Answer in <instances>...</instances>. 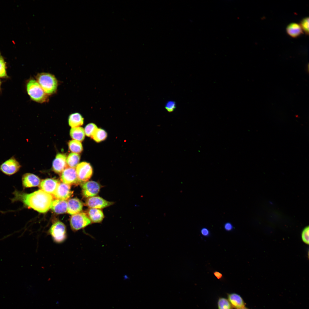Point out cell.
Segmentation results:
<instances>
[{
	"instance_id": "e0dca14e",
	"label": "cell",
	"mask_w": 309,
	"mask_h": 309,
	"mask_svg": "<svg viewBox=\"0 0 309 309\" xmlns=\"http://www.w3.org/2000/svg\"><path fill=\"white\" fill-rule=\"evenodd\" d=\"M67 201L66 200L56 199L53 200L50 208L57 214L64 213L67 211Z\"/></svg>"
},
{
	"instance_id": "44dd1931",
	"label": "cell",
	"mask_w": 309,
	"mask_h": 309,
	"mask_svg": "<svg viewBox=\"0 0 309 309\" xmlns=\"http://www.w3.org/2000/svg\"><path fill=\"white\" fill-rule=\"evenodd\" d=\"M85 134L84 129L80 126L72 128L70 130V135L74 140L82 141L84 140Z\"/></svg>"
},
{
	"instance_id": "8fae6325",
	"label": "cell",
	"mask_w": 309,
	"mask_h": 309,
	"mask_svg": "<svg viewBox=\"0 0 309 309\" xmlns=\"http://www.w3.org/2000/svg\"><path fill=\"white\" fill-rule=\"evenodd\" d=\"M70 189V185L60 183L53 196L56 199L66 200L73 194V191Z\"/></svg>"
},
{
	"instance_id": "9c48e42d",
	"label": "cell",
	"mask_w": 309,
	"mask_h": 309,
	"mask_svg": "<svg viewBox=\"0 0 309 309\" xmlns=\"http://www.w3.org/2000/svg\"><path fill=\"white\" fill-rule=\"evenodd\" d=\"M82 193L83 196L89 198L96 196L99 193L101 188L98 182L94 181L84 182L82 186Z\"/></svg>"
},
{
	"instance_id": "277c9868",
	"label": "cell",
	"mask_w": 309,
	"mask_h": 309,
	"mask_svg": "<svg viewBox=\"0 0 309 309\" xmlns=\"http://www.w3.org/2000/svg\"><path fill=\"white\" fill-rule=\"evenodd\" d=\"M48 233L54 241L57 243H63L67 237L66 226L60 221L53 223Z\"/></svg>"
},
{
	"instance_id": "3957f363",
	"label": "cell",
	"mask_w": 309,
	"mask_h": 309,
	"mask_svg": "<svg viewBox=\"0 0 309 309\" xmlns=\"http://www.w3.org/2000/svg\"><path fill=\"white\" fill-rule=\"evenodd\" d=\"M26 88L27 94L32 100L39 103L48 101V95L36 80H29L26 84Z\"/></svg>"
},
{
	"instance_id": "5b68a950",
	"label": "cell",
	"mask_w": 309,
	"mask_h": 309,
	"mask_svg": "<svg viewBox=\"0 0 309 309\" xmlns=\"http://www.w3.org/2000/svg\"><path fill=\"white\" fill-rule=\"evenodd\" d=\"M91 223L86 214L83 212L73 215L70 220L71 228L75 232L84 228Z\"/></svg>"
},
{
	"instance_id": "603a6c76",
	"label": "cell",
	"mask_w": 309,
	"mask_h": 309,
	"mask_svg": "<svg viewBox=\"0 0 309 309\" xmlns=\"http://www.w3.org/2000/svg\"><path fill=\"white\" fill-rule=\"evenodd\" d=\"M69 149L72 152L78 154L83 150V147L80 142L75 140L70 141L68 143Z\"/></svg>"
},
{
	"instance_id": "5bb4252c",
	"label": "cell",
	"mask_w": 309,
	"mask_h": 309,
	"mask_svg": "<svg viewBox=\"0 0 309 309\" xmlns=\"http://www.w3.org/2000/svg\"><path fill=\"white\" fill-rule=\"evenodd\" d=\"M66 156L63 154H57L53 162V171L56 173H61L67 167Z\"/></svg>"
},
{
	"instance_id": "9a60e30c",
	"label": "cell",
	"mask_w": 309,
	"mask_h": 309,
	"mask_svg": "<svg viewBox=\"0 0 309 309\" xmlns=\"http://www.w3.org/2000/svg\"><path fill=\"white\" fill-rule=\"evenodd\" d=\"M67 213L72 215L80 213L83 206L82 202L77 198L69 199L67 201Z\"/></svg>"
},
{
	"instance_id": "7c38bea8",
	"label": "cell",
	"mask_w": 309,
	"mask_h": 309,
	"mask_svg": "<svg viewBox=\"0 0 309 309\" xmlns=\"http://www.w3.org/2000/svg\"><path fill=\"white\" fill-rule=\"evenodd\" d=\"M59 183L56 179H46L42 180L39 187L41 190L52 195L55 193Z\"/></svg>"
},
{
	"instance_id": "8992f818",
	"label": "cell",
	"mask_w": 309,
	"mask_h": 309,
	"mask_svg": "<svg viewBox=\"0 0 309 309\" xmlns=\"http://www.w3.org/2000/svg\"><path fill=\"white\" fill-rule=\"evenodd\" d=\"M21 167L19 163L13 156L0 165V171L7 175L10 176L18 172Z\"/></svg>"
},
{
	"instance_id": "cb8c5ba5",
	"label": "cell",
	"mask_w": 309,
	"mask_h": 309,
	"mask_svg": "<svg viewBox=\"0 0 309 309\" xmlns=\"http://www.w3.org/2000/svg\"><path fill=\"white\" fill-rule=\"evenodd\" d=\"M107 136V134L104 130L98 128L91 137L96 142H99L104 140Z\"/></svg>"
},
{
	"instance_id": "7a4b0ae2",
	"label": "cell",
	"mask_w": 309,
	"mask_h": 309,
	"mask_svg": "<svg viewBox=\"0 0 309 309\" xmlns=\"http://www.w3.org/2000/svg\"><path fill=\"white\" fill-rule=\"evenodd\" d=\"M36 80L45 92L47 95H51L56 91L58 86V80L52 74L42 72L38 74Z\"/></svg>"
},
{
	"instance_id": "6da1fadb",
	"label": "cell",
	"mask_w": 309,
	"mask_h": 309,
	"mask_svg": "<svg viewBox=\"0 0 309 309\" xmlns=\"http://www.w3.org/2000/svg\"><path fill=\"white\" fill-rule=\"evenodd\" d=\"M12 194L13 197L10 199L12 203L21 202L25 207L41 213L46 212L50 208L53 200L52 195L41 189L27 193L15 189Z\"/></svg>"
},
{
	"instance_id": "4fadbf2b",
	"label": "cell",
	"mask_w": 309,
	"mask_h": 309,
	"mask_svg": "<svg viewBox=\"0 0 309 309\" xmlns=\"http://www.w3.org/2000/svg\"><path fill=\"white\" fill-rule=\"evenodd\" d=\"M21 181L23 188L37 186L40 183V179L37 176L29 173H26L22 175Z\"/></svg>"
},
{
	"instance_id": "83f0119b",
	"label": "cell",
	"mask_w": 309,
	"mask_h": 309,
	"mask_svg": "<svg viewBox=\"0 0 309 309\" xmlns=\"http://www.w3.org/2000/svg\"><path fill=\"white\" fill-rule=\"evenodd\" d=\"M302 30L307 34H309V18L306 17L303 19L300 24Z\"/></svg>"
},
{
	"instance_id": "d6986e66",
	"label": "cell",
	"mask_w": 309,
	"mask_h": 309,
	"mask_svg": "<svg viewBox=\"0 0 309 309\" xmlns=\"http://www.w3.org/2000/svg\"><path fill=\"white\" fill-rule=\"evenodd\" d=\"M287 33L291 37L295 38L303 33V30L300 24L295 23L289 24L286 28Z\"/></svg>"
},
{
	"instance_id": "d4e9b609",
	"label": "cell",
	"mask_w": 309,
	"mask_h": 309,
	"mask_svg": "<svg viewBox=\"0 0 309 309\" xmlns=\"http://www.w3.org/2000/svg\"><path fill=\"white\" fill-rule=\"evenodd\" d=\"M218 307V309H232L233 308L228 300L223 298H219Z\"/></svg>"
},
{
	"instance_id": "f1b7e54d",
	"label": "cell",
	"mask_w": 309,
	"mask_h": 309,
	"mask_svg": "<svg viewBox=\"0 0 309 309\" xmlns=\"http://www.w3.org/2000/svg\"><path fill=\"white\" fill-rule=\"evenodd\" d=\"M303 241L305 243L309 244V227H306L303 230L301 234Z\"/></svg>"
},
{
	"instance_id": "4dcf8cb0",
	"label": "cell",
	"mask_w": 309,
	"mask_h": 309,
	"mask_svg": "<svg viewBox=\"0 0 309 309\" xmlns=\"http://www.w3.org/2000/svg\"><path fill=\"white\" fill-rule=\"evenodd\" d=\"M201 234L204 236H208L210 235V232L209 229L203 227L201 230Z\"/></svg>"
},
{
	"instance_id": "1f68e13d",
	"label": "cell",
	"mask_w": 309,
	"mask_h": 309,
	"mask_svg": "<svg viewBox=\"0 0 309 309\" xmlns=\"http://www.w3.org/2000/svg\"><path fill=\"white\" fill-rule=\"evenodd\" d=\"M224 229L227 231L232 230L233 228L232 225L230 222H227L224 225Z\"/></svg>"
},
{
	"instance_id": "e575fe53",
	"label": "cell",
	"mask_w": 309,
	"mask_h": 309,
	"mask_svg": "<svg viewBox=\"0 0 309 309\" xmlns=\"http://www.w3.org/2000/svg\"><path fill=\"white\" fill-rule=\"evenodd\" d=\"M1 80H0V89H1Z\"/></svg>"
},
{
	"instance_id": "484cf974",
	"label": "cell",
	"mask_w": 309,
	"mask_h": 309,
	"mask_svg": "<svg viewBox=\"0 0 309 309\" xmlns=\"http://www.w3.org/2000/svg\"><path fill=\"white\" fill-rule=\"evenodd\" d=\"M6 63L2 56L0 54V78L8 77L6 71Z\"/></svg>"
},
{
	"instance_id": "f546056e",
	"label": "cell",
	"mask_w": 309,
	"mask_h": 309,
	"mask_svg": "<svg viewBox=\"0 0 309 309\" xmlns=\"http://www.w3.org/2000/svg\"><path fill=\"white\" fill-rule=\"evenodd\" d=\"M165 107L168 112H172L174 111L176 108V103L174 101H169L166 104Z\"/></svg>"
},
{
	"instance_id": "836d02e7",
	"label": "cell",
	"mask_w": 309,
	"mask_h": 309,
	"mask_svg": "<svg viewBox=\"0 0 309 309\" xmlns=\"http://www.w3.org/2000/svg\"><path fill=\"white\" fill-rule=\"evenodd\" d=\"M241 309H248L247 308H246V307H244L243 308H242Z\"/></svg>"
},
{
	"instance_id": "30bf717a",
	"label": "cell",
	"mask_w": 309,
	"mask_h": 309,
	"mask_svg": "<svg viewBox=\"0 0 309 309\" xmlns=\"http://www.w3.org/2000/svg\"><path fill=\"white\" fill-rule=\"evenodd\" d=\"M114 202L107 201L102 198L95 196L88 198L85 205L90 208L101 209L113 205Z\"/></svg>"
},
{
	"instance_id": "2e32d148",
	"label": "cell",
	"mask_w": 309,
	"mask_h": 309,
	"mask_svg": "<svg viewBox=\"0 0 309 309\" xmlns=\"http://www.w3.org/2000/svg\"><path fill=\"white\" fill-rule=\"evenodd\" d=\"M86 213L92 223H100L104 218L102 211L100 209L90 208Z\"/></svg>"
},
{
	"instance_id": "ac0fdd59",
	"label": "cell",
	"mask_w": 309,
	"mask_h": 309,
	"mask_svg": "<svg viewBox=\"0 0 309 309\" xmlns=\"http://www.w3.org/2000/svg\"><path fill=\"white\" fill-rule=\"evenodd\" d=\"M228 300L233 308L241 309L245 307V304L241 297L236 293L228 294Z\"/></svg>"
},
{
	"instance_id": "ffe728a7",
	"label": "cell",
	"mask_w": 309,
	"mask_h": 309,
	"mask_svg": "<svg viewBox=\"0 0 309 309\" xmlns=\"http://www.w3.org/2000/svg\"><path fill=\"white\" fill-rule=\"evenodd\" d=\"M83 123L84 118L78 113H72L69 117V124L72 128L79 127L82 125Z\"/></svg>"
},
{
	"instance_id": "ba28073f",
	"label": "cell",
	"mask_w": 309,
	"mask_h": 309,
	"mask_svg": "<svg viewBox=\"0 0 309 309\" xmlns=\"http://www.w3.org/2000/svg\"><path fill=\"white\" fill-rule=\"evenodd\" d=\"M76 170L78 178L82 182L88 181L92 174V167L89 163L86 162L79 163Z\"/></svg>"
},
{
	"instance_id": "4316f807",
	"label": "cell",
	"mask_w": 309,
	"mask_h": 309,
	"mask_svg": "<svg viewBox=\"0 0 309 309\" xmlns=\"http://www.w3.org/2000/svg\"><path fill=\"white\" fill-rule=\"evenodd\" d=\"M98 128L97 126L94 124L89 123L85 128L84 131L85 134L88 136L91 137Z\"/></svg>"
},
{
	"instance_id": "7402d4cb",
	"label": "cell",
	"mask_w": 309,
	"mask_h": 309,
	"mask_svg": "<svg viewBox=\"0 0 309 309\" xmlns=\"http://www.w3.org/2000/svg\"><path fill=\"white\" fill-rule=\"evenodd\" d=\"M80 158L78 154L71 153L66 159L67 165L69 167L75 168L79 164Z\"/></svg>"
},
{
	"instance_id": "d6a6232c",
	"label": "cell",
	"mask_w": 309,
	"mask_h": 309,
	"mask_svg": "<svg viewBox=\"0 0 309 309\" xmlns=\"http://www.w3.org/2000/svg\"><path fill=\"white\" fill-rule=\"evenodd\" d=\"M214 276L218 279H221L223 277L222 274L218 271H215L213 272Z\"/></svg>"
},
{
	"instance_id": "52a82bcc",
	"label": "cell",
	"mask_w": 309,
	"mask_h": 309,
	"mask_svg": "<svg viewBox=\"0 0 309 309\" xmlns=\"http://www.w3.org/2000/svg\"><path fill=\"white\" fill-rule=\"evenodd\" d=\"M61 180L64 183L69 185H77L82 183L78 179L75 168L66 167L61 173Z\"/></svg>"
}]
</instances>
